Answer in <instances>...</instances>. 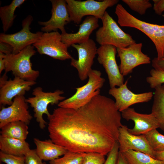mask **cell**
Here are the masks:
<instances>
[{
	"instance_id": "cell-36",
	"label": "cell",
	"mask_w": 164,
	"mask_h": 164,
	"mask_svg": "<svg viewBox=\"0 0 164 164\" xmlns=\"http://www.w3.org/2000/svg\"><path fill=\"white\" fill-rule=\"evenodd\" d=\"M13 51V48L10 44L0 42V52L5 55H8L12 53Z\"/></svg>"
},
{
	"instance_id": "cell-14",
	"label": "cell",
	"mask_w": 164,
	"mask_h": 164,
	"mask_svg": "<svg viewBox=\"0 0 164 164\" xmlns=\"http://www.w3.org/2000/svg\"><path fill=\"white\" fill-rule=\"evenodd\" d=\"M50 1L52 5L51 16L47 21L38 22L43 26L41 30L45 32H50L58 31L59 29L62 33H64L66 32L65 26L71 22L66 0Z\"/></svg>"
},
{
	"instance_id": "cell-3",
	"label": "cell",
	"mask_w": 164,
	"mask_h": 164,
	"mask_svg": "<svg viewBox=\"0 0 164 164\" xmlns=\"http://www.w3.org/2000/svg\"><path fill=\"white\" fill-rule=\"evenodd\" d=\"M33 46H29L16 54L5 55V71H11L15 77L29 81H36L39 72L32 68L31 57L36 53Z\"/></svg>"
},
{
	"instance_id": "cell-41",
	"label": "cell",
	"mask_w": 164,
	"mask_h": 164,
	"mask_svg": "<svg viewBox=\"0 0 164 164\" xmlns=\"http://www.w3.org/2000/svg\"><path fill=\"white\" fill-rule=\"evenodd\" d=\"M0 164H1V163H0Z\"/></svg>"
},
{
	"instance_id": "cell-12",
	"label": "cell",
	"mask_w": 164,
	"mask_h": 164,
	"mask_svg": "<svg viewBox=\"0 0 164 164\" xmlns=\"http://www.w3.org/2000/svg\"><path fill=\"white\" fill-rule=\"evenodd\" d=\"M128 82L127 80L118 87L111 88L108 91L109 94L114 98L116 107L121 112L132 105L149 101L154 95L151 91L134 93L128 88Z\"/></svg>"
},
{
	"instance_id": "cell-16",
	"label": "cell",
	"mask_w": 164,
	"mask_h": 164,
	"mask_svg": "<svg viewBox=\"0 0 164 164\" xmlns=\"http://www.w3.org/2000/svg\"><path fill=\"white\" fill-rule=\"evenodd\" d=\"M122 117L127 121L132 120L135 125L132 129L128 128L132 134H144L153 129L159 128L156 119L153 114H142L137 112L134 108H129L121 112Z\"/></svg>"
},
{
	"instance_id": "cell-34",
	"label": "cell",
	"mask_w": 164,
	"mask_h": 164,
	"mask_svg": "<svg viewBox=\"0 0 164 164\" xmlns=\"http://www.w3.org/2000/svg\"><path fill=\"white\" fill-rule=\"evenodd\" d=\"M153 9L157 15H161L164 12V0H153Z\"/></svg>"
},
{
	"instance_id": "cell-30",
	"label": "cell",
	"mask_w": 164,
	"mask_h": 164,
	"mask_svg": "<svg viewBox=\"0 0 164 164\" xmlns=\"http://www.w3.org/2000/svg\"><path fill=\"white\" fill-rule=\"evenodd\" d=\"M104 156L98 153H86L82 164H104L105 161Z\"/></svg>"
},
{
	"instance_id": "cell-6",
	"label": "cell",
	"mask_w": 164,
	"mask_h": 164,
	"mask_svg": "<svg viewBox=\"0 0 164 164\" xmlns=\"http://www.w3.org/2000/svg\"><path fill=\"white\" fill-rule=\"evenodd\" d=\"M63 93V91L59 90L53 92H44L41 87H38L33 90L32 94L34 96L26 99V101L33 109L34 116L40 128L44 129L47 124L43 118V115L46 114L48 117L50 114L48 109V105L58 104L65 99L62 96Z\"/></svg>"
},
{
	"instance_id": "cell-4",
	"label": "cell",
	"mask_w": 164,
	"mask_h": 164,
	"mask_svg": "<svg viewBox=\"0 0 164 164\" xmlns=\"http://www.w3.org/2000/svg\"><path fill=\"white\" fill-rule=\"evenodd\" d=\"M102 26L96 33V40L101 46L109 45L124 48L136 43L131 35L123 31L106 11L101 19Z\"/></svg>"
},
{
	"instance_id": "cell-38",
	"label": "cell",
	"mask_w": 164,
	"mask_h": 164,
	"mask_svg": "<svg viewBox=\"0 0 164 164\" xmlns=\"http://www.w3.org/2000/svg\"><path fill=\"white\" fill-rule=\"evenodd\" d=\"M5 54L0 52V74L5 69L4 57Z\"/></svg>"
},
{
	"instance_id": "cell-25",
	"label": "cell",
	"mask_w": 164,
	"mask_h": 164,
	"mask_svg": "<svg viewBox=\"0 0 164 164\" xmlns=\"http://www.w3.org/2000/svg\"><path fill=\"white\" fill-rule=\"evenodd\" d=\"M143 135L154 151L164 150V135L159 132L156 129H153Z\"/></svg>"
},
{
	"instance_id": "cell-17",
	"label": "cell",
	"mask_w": 164,
	"mask_h": 164,
	"mask_svg": "<svg viewBox=\"0 0 164 164\" xmlns=\"http://www.w3.org/2000/svg\"><path fill=\"white\" fill-rule=\"evenodd\" d=\"M36 84V81H27L17 77L8 80L0 87V105H11L13 98L17 96L24 95Z\"/></svg>"
},
{
	"instance_id": "cell-22",
	"label": "cell",
	"mask_w": 164,
	"mask_h": 164,
	"mask_svg": "<svg viewBox=\"0 0 164 164\" xmlns=\"http://www.w3.org/2000/svg\"><path fill=\"white\" fill-rule=\"evenodd\" d=\"M1 129V135L24 141L29 133L28 125L21 121L9 123Z\"/></svg>"
},
{
	"instance_id": "cell-9",
	"label": "cell",
	"mask_w": 164,
	"mask_h": 164,
	"mask_svg": "<svg viewBox=\"0 0 164 164\" xmlns=\"http://www.w3.org/2000/svg\"><path fill=\"white\" fill-rule=\"evenodd\" d=\"M117 53L116 48L109 45L101 46L97 50V61L105 70L111 88L119 87L124 83V77L116 61Z\"/></svg>"
},
{
	"instance_id": "cell-19",
	"label": "cell",
	"mask_w": 164,
	"mask_h": 164,
	"mask_svg": "<svg viewBox=\"0 0 164 164\" xmlns=\"http://www.w3.org/2000/svg\"><path fill=\"white\" fill-rule=\"evenodd\" d=\"M33 141L36 146V150L43 160L50 161L63 155L67 150L63 147L54 143L50 139L41 140L34 138Z\"/></svg>"
},
{
	"instance_id": "cell-10",
	"label": "cell",
	"mask_w": 164,
	"mask_h": 164,
	"mask_svg": "<svg viewBox=\"0 0 164 164\" xmlns=\"http://www.w3.org/2000/svg\"><path fill=\"white\" fill-rule=\"evenodd\" d=\"M77 50V59L73 58L70 65L77 70L79 77L81 80L88 78V75L94 63V60L97 54V48L95 42L90 39L87 41L71 46Z\"/></svg>"
},
{
	"instance_id": "cell-28",
	"label": "cell",
	"mask_w": 164,
	"mask_h": 164,
	"mask_svg": "<svg viewBox=\"0 0 164 164\" xmlns=\"http://www.w3.org/2000/svg\"><path fill=\"white\" fill-rule=\"evenodd\" d=\"M152 42L156 50V57L158 59L164 57V25H158L156 35Z\"/></svg>"
},
{
	"instance_id": "cell-8",
	"label": "cell",
	"mask_w": 164,
	"mask_h": 164,
	"mask_svg": "<svg viewBox=\"0 0 164 164\" xmlns=\"http://www.w3.org/2000/svg\"><path fill=\"white\" fill-rule=\"evenodd\" d=\"M32 16L28 15L22 22V29L19 32L12 34L5 33L0 34V42L7 43L13 48L12 53H18L26 47L33 44L41 36L43 32L30 31V25L33 21Z\"/></svg>"
},
{
	"instance_id": "cell-24",
	"label": "cell",
	"mask_w": 164,
	"mask_h": 164,
	"mask_svg": "<svg viewBox=\"0 0 164 164\" xmlns=\"http://www.w3.org/2000/svg\"><path fill=\"white\" fill-rule=\"evenodd\" d=\"M121 153L129 164H164V162L141 152L128 150Z\"/></svg>"
},
{
	"instance_id": "cell-32",
	"label": "cell",
	"mask_w": 164,
	"mask_h": 164,
	"mask_svg": "<svg viewBox=\"0 0 164 164\" xmlns=\"http://www.w3.org/2000/svg\"><path fill=\"white\" fill-rule=\"evenodd\" d=\"M25 157L26 164H46L38 155L36 149H31Z\"/></svg>"
},
{
	"instance_id": "cell-35",
	"label": "cell",
	"mask_w": 164,
	"mask_h": 164,
	"mask_svg": "<svg viewBox=\"0 0 164 164\" xmlns=\"http://www.w3.org/2000/svg\"><path fill=\"white\" fill-rule=\"evenodd\" d=\"M152 62V66L154 69L164 71V57L158 59L155 57Z\"/></svg>"
},
{
	"instance_id": "cell-13",
	"label": "cell",
	"mask_w": 164,
	"mask_h": 164,
	"mask_svg": "<svg viewBox=\"0 0 164 164\" xmlns=\"http://www.w3.org/2000/svg\"><path fill=\"white\" fill-rule=\"evenodd\" d=\"M24 95L17 96L9 106L2 107L0 111V128L13 122L21 121L28 125L32 117L29 110L28 103Z\"/></svg>"
},
{
	"instance_id": "cell-2",
	"label": "cell",
	"mask_w": 164,
	"mask_h": 164,
	"mask_svg": "<svg viewBox=\"0 0 164 164\" xmlns=\"http://www.w3.org/2000/svg\"><path fill=\"white\" fill-rule=\"evenodd\" d=\"M87 83L76 88L75 93L70 97L60 101L59 107L77 109L86 105L96 95L100 94V89L105 81L100 71L92 69L88 75Z\"/></svg>"
},
{
	"instance_id": "cell-27",
	"label": "cell",
	"mask_w": 164,
	"mask_h": 164,
	"mask_svg": "<svg viewBox=\"0 0 164 164\" xmlns=\"http://www.w3.org/2000/svg\"><path fill=\"white\" fill-rule=\"evenodd\" d=\"M132 10L140 15L145 14L146 10L152 7L149 0H122Z\"/></svg>"
},
{
	"instance_id": "cell-39",
	"label": "cell",
	"mask_w": 164,
	"mask_h": 164,
	"mask_svg": "<svg viewBox=\"0 0 164 164\" xmlns=\"http://www.w3.org/2000/svg\"><path fill=\"white\" fill-rule=\"evenodd\" d=\"M155 159L164 162V150L155 152Z\"/></svg>"
},
{
	"instance_id": "cell-40",
	"label": "cell",
	"mask_w": 164,
	"mask_h": 164,
	"mask_svg": "<svg viewBox=\"0 0 164 164\" xmlns=\"http://www.w3.org/2000/svg\"><path fill=\"white\" fill-rule=\"evenodd\" d=\"M6 72H5L2 76L0 78V87H2L8 81V76Z\"/></svg>"
},
{
	"instance_id": "cell-37",
	"label": "cell",
	"mask_w": 164,
	"mask_h": 164,
	"mask_svg": "<svg viewBox=\"0 0 164 164\" xmlns=\"http://www.w3.org/2000/svg\"><path fill=\"white\" fill-rule=\"evenodd\" d=\"M117 164H129L123 153L119 151Z\"/></svg>"
},
{
	"instance_id": "cell-20",
	"label": "cell",
	"mask_w": 164,
	"mask_h": 164,
	"mask_svg": "<svg viewBox=\"0 0 164 164\" xmlns=\"http://www.w3.org/2000/svg\"><path fill=\"white\" fill-rule=\"evenodd\" d=\"M0 149L5 153L25 156L31 149L29 144L26 141L0 135Z\"/></svg>"
},
{
	"instance_id": "cell-5",
	"label": "cell",
	"mask_w": 164,
	"mask_h": 164,
	"mask_svg": "<svg viewBox=\"0 0 164 164\" xmlns=\"http://www.w3.org/2000/svg\"><path fill=\"white\" fill-rule=\"evenodd\" d=\"M71 21L79 24L85 16H94L101 19L106 10L119 2L118 0L84 1L66 0Z\"/></svg>"
},
{
	"instance_id": "cell-11",
	"label": "cell",
	"mask_w": 164,
	"mask_h": 164,
	"mask_svg": "<svg viewBox=\"0 0 164 164\" xmlns=\"http://www.w3.org/2000/svg\"><path fill=\"white\" fill-rule=\"evenodd\" d=\"M142 43H136L126 47L117 48L120 60L119 67L124 77L132 73L136 67L151 63L150 58L142 52Z\"/></svg>"
},
{
	"instance_id": "cell-1",
	"label": "cell",
	"mask_w": 164,
	"mask_h": 164,
	"mask_svg": "<svg viewBox=\"0 0 164 164\" xmlns=\"http://www.w3.org/2000/svg\"><path fill=\"white\" fill-rule=\"evenodd\" d=\"M115 102L99 94L77 109L59 107L47 117L50 139L67 151L107 155L123 125Z\"/></svg>"
},
{
	"instance_id": "cell-18",
	"label": "cell",
	"mask_w": 164,
	"mask_h": 164,
	"mask_svg": "<svg viewBox=\"0 0 164 164\" xmlns=\"http://www.w3.org/2000/svg\"><path fill=\"white\" fill-rule=\"evenodd\" d=\"M99 26L98 18L93 16H87L80 25L77 32L61 33L62 41L68 47L74 44L86 42L90 39L92 32Z\"/></svg>"
},
{
	"instance_id": "cell-29",
	"label": "cell",
	"mask_w": 164,
	"mask_h": 164,
	"mask_svg": "<svg viewBox=\"0 0 164 164\" xmlns=\"http://www.w3.org/2000/svg\"><path fill=\"white\" fill-rule=\"evenodd\" d=\"M150 74L146 78V80L151 88L155 89L164 83V71L153 68L150 71Z\"/></svg>"
},
{
	"instance_id": "cell-23",
	"label": "cell",
	"mask_w": 164,
	"mask_h": 164,
	"mask_svg": "<svg viewBox=\"0 0 164 164\" xmlns=\"http://www.w3.org/2000/svg\"><path fill=\"white\" fill-rule=\"evenodd\" d=\"M25 1V0H13L9 5L0 7V18L2 24L3 30L5 33L13 25L16 16L14 15L16 9Z\"/></svg>"
},
{
	"instance_id": "cell-31",
	"label": "cell",
	"mask_w": 164,
	"mask_h": 164,
	"mask_svg": "<svg viewBox=\"0 0 164 164\" xmlns=\"http://www.w3.org/2000/svg\"><path fill=\"white\" fill-rule=\"evenodd\" d=\"M0 160L6 164H26L25 156L7 154L1 151Z\"/></svg>"
},
{
	"instance_id": "cell-15",
	"label": "cell",
	"mask_w": 164,
	"mask_h": 164,
	"mask_svg": "<svg viewBox=\"0 0 164 164\" xmlns=\"http://www.w3.org/2000/svg\"><path fill=\"white\" fill-rule=\"evenodd\" d=\"M119 133L118 142L120 152L132 150L143 152L155 158V152L143 135L132 134L129 132L127 126L123 125L120 128Z\"/></svg>"
},
{
	"instance_id": "cell-26",
	"label": "cell",
	"mask_w": 164,
	"mask_h": 164,
	"mask_svg": "<svg viewBox=\"0 0 164 164\" xmlns=\"http://www.w3.org/2000/svg\"><path fill=\"white\" fill-rule=\"evenodd\" d=\"M86 153L67 151L63 156L50 161V164H82Z\"/></svg>"
},
{
	"instance_id": "cell-33",
	"label": "cell",
	"mask_w": 164,
	"mask_h": 164,
	"mask_svg": "<svg viewBox=\"0 0 164 164\" xmlns=\"http://www.w3.org/2000/svg\"><path fill=\"white\" fill-rule=\"evenodd\" d=\"M119 152V145L118 142H117L108 154L104 164H117Z\"/></svg>"
},
{
	"instance_id": "cell-7",
	"label": "cell",
	"mask_w": 164,
	"mask_h": 164,
	"mask_svg": "<svg viewBox=\"0 0 164 164\" xmlns=\"http://www.w3.org/2000/svg\"><path fill=\"white\" fill-rule=\"evenodd\" d=\"M33 46L41 55H46L57 60H64L73 57L68 51V47L61 40L58 31L43 33Z\"/></svg>"
},
{
	"instance_id": "cell-21",
	"label": "cell",
	"mask_w": 164,
	"mask_h": 164,
	"mask_svg": "<svg viewBox=\"0 0 164 164\" xmlns=\"http://www.w3.org/2000/svg\"><path fill=\"white\" fill-rule=\"evenodd\" d=\"M151 113L158 122L159 128L164 131V85L155 88Z\"/></svg>"
}]
</instances>
